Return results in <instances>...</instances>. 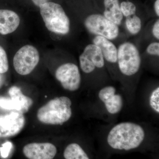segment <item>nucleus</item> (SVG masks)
<instances>
[{
	"label": "nucleus",
	"instance_id": "nucleus-10",
	"mask_svg": "<svg viewBox=\"0 0 159 159\" xmlns=\"http://www.w3.org/2000/svg\"><path fill=\"white\" fill-rule=\"evenodd\" d=\"M24 115L12 111L8 114L0 115V138L14 136L19 133L25 125Z\"/></svg>",
	"mask_w": 159,
	"mask_h": 159
},
{
	"label": "nucleus",
	"instance_id": "nucleus-16",
	"mask_svg": "<svg viewBox=\"0 0 159 159\" xmlns=\"http://www.w3.org/2000/svg\"><path fill=\"white\" fill-rule=\"evenodd\" d=\"M63 155L66 159H89L85 151L77 143H71L68 145Z\"/></svg>",
	"mask_w": 159,
	"mask_h": 159
},
{
	"label": "nucleus",
	"instance_id": "nucleus-18",
	"mask_svg": "<svg viewBox=\"0 0 159 159\" xmlns=\"http://www.w3.org/2000/svg\"><path fill=\"white\" fill-rule=\"evenodd\" d=\"M120 9L122 15L125 17L135 14L136 6L130 2H123L120 4Z\"/></svg>",
	"mask_w": 159,
	"mask_h": 159
},
{
	"label": "nucleus",
	"instance_id": "nucleus-12",
	"mask_svg": "<svg viewBox=\"0 0 159 159\" xmlns=\"http://www.w3.org/2000/svg\"><path fill=\"white\" fill-rule=\"evenodd\" d=\"M98 97L110 114L115 115L122 110L123 99L121 95L116 93V89L112 86H107L101 89Z\"/></svg>",
	"mask_w": 159,
	"mask_h": 159
},
{
	"label": "nucleus",
	"instance_id": "nucleus-11",
	"mask_svg": "<svg viewBox=\"0 0 159 159\" xmlns=\"http://www.w3.org/2000/svg\"><path fill=\"white\" fill-rule=\"evenodd\" d=\"M23 153L29 159H53L57 148L50 143H32L25 145Z\"/></svg>",
	"mask_w": 159,
	"mask_h": 159
},
{
	"label": "nucleus",
	"instance_id": "nucleus-17",
	"mask_svg": "<svg viewBox=\"0 0 159 159\" xmlns=\"http://www.w3.org/2000/svg\"><path fill=\"white\" fill-rule=\"evenodd\" d=\"M125 28L128 32L132 35H136L141 31L142 28V20L135 14L126 17Z\"/></svg>",
	"mask_w": 159,
	"mask_h": 159
},
{
	"label": "nucleus",
	"instance_id": "nucleus-1",
	"mask_svg": "<svg viewBox=\"0 0 159 159\" xmlns=\"http://www.w3.org/2000/svg\"><path fill=\"white\" fill-rule=\"evenodd\" d=\"M145 132L142 126L123 122L114 126L108 134L107 142L112 148L128 151L138 148L144 141Z\"/></svg>",
	"mask_w": 159,
	"mask_h": 159
},
{
	"label": "nucleus",
	"instance_id": "nucleus-26",
	"mask_svg": "<svg viewBox=\"0 0 159 159\" xmlns=\"http://www.w3.org/2000/svg\"><path fill=\"white\" fill-rule=\"evenodd\" d=\"M5 81V77L4 74L0 73V89L4 85Z\"/></svg>",
	"mask_w": 159,
	"mask_h": 159
},
{
	"label": "nucleus",
	"instance_id": "nucleus-8",
	"mask_svg": "<svg viewBox=\"0 0 159 159\" xmlns=\"http://www.w3.org/2000/svg\"><path fill=\"white\" fill-rule=\"evenodd\" d=\"M55 77L65 89L71 92L77 90L81 84L79 68L72 63H67L60 66L55 72Z\"/></svg>",
	"mask_w": 159,
	"mask_h": 159
},
{
	"label": "nucleus",
	"instance_id": "nucleus-6",
	"mask_svg": "<svg viewBox=\"0 0 159 159\" xmlns=\"http://www.w3.org/2000/svg\"><path fill=\"white\" fill-rule=\"evenodd\" d=\"M39 55L36 48L27 45L20 49L13 58L16 71L21 75L30 74L39 62Z\"/></svg>",
	"mask_w": 159,
	"mask_h": 159
},
{
	"label": "nucleus",
	"instance_id": "nucleus-4",
	"mask_svg": "<svg viewBox=\"0 0 159 159\" xmlns=\"http://www.w3.org/2000/svg\"><path fill=\"white\" fill-rule=\"evenodd\" d=\"M117 63L123 75L130 77L136 74L141 66V57L139 49L133 43H122L118 48Z\"/></svg>",
	"mask_w": 159,
	"mask_h": 159
},
{
	"label": "nucleus",
	"instance_id": "nucleus-14",
	"mask_svg": "<svg viewBox=\"0 0 159 159\" xmlns=\"http://www.w3.org/2000/svg\"><path fill=\"white\" fill-rule=\"evenodd\" d=\"M93 43L99 47L105 60L111 63H117L118 48L111 40L97 35L93 39Z\"/></svg>",
	"mask_w": 159,
	"mask_h": 159
},
{
	"label": "nucleus",
	"instance_id": "nucleus-9",
	"mask_svg": "<svg viewBox=\"0 0 159 159\" xmlns=\"http://www.w3.org/2000/svg\"><path fill=\"white\" fill-rule=\"evenodd\" d=\"M80 69L85 74H91L96 69L105 65V59L99 47L93 43L86 46L79 57Z\"/></svg>",
	"mask_w": 159,
	"mask_h": 159
},
{
	"label": "nucleus",
	"instance_id": "nucleus-15",
	"mask_svg": "<svg viewBox=\"0 0 159 159\" xmlns=\"http://www.w3.org/2000/svg\"><path fill=\"white\" fill-rule=\"evenodd\" d=\"M120 5L119 0H104L103 16L118 26L122 24L123 18Z\"/></svg>",
	"mask_w": 159,
	"mask_h": 159
},
{
	"label": "nucleus",
	"instance_id": "nucleus-13",
	"mask_svg": "<svg viewBox=\"0 0 159 159\" xmlns=\"http://www.w3.org/2000/svg\"><path fill=\"white\" fill-rule=\"evenodd\" d=\"M20 19L17 13L8 9H0V34L14 32L19 26Z\"/></svg>",
	"mask_w": 159,
	"mask_h": 159
},
{
	"label": "nucleus",
	"instance_id": "nucleus-19",
	"mask_svg": "<svg viewBox=\"0 0 159 159\" xmlns=\"http://www.w3.org/2000/svg\"><path fill=\"white\" fill-rule=\"evenodd\" d=\"M150 107L157 113H159V87H157L152 92L149 98Z\"/></svg>",
	"mask_w": 159,
	"mask_h": 159
},
{
	"label": "nucleus",
	"instance_id": "nucleus-2",
	"mask_svg": "<svg viewBox=\"0 0 159 159\" xmlns=\"http://www.w3.org/2000/svg\"><path fill=\"white\" fill-rule=\"evenodd\" d=\"M72 102L66 97H56L38 110L37 119L42 123L53 125H61L67 122L72 115Z\"/></svg>",
	"mask_w": 159,
	"mask_h": 159
},
{
	"label": "nucleus",
	"instance_id": "nucleus-25",
	"mask_svg": "<svg viewBox=\"0 0 159 159\" xmlns=\"http://www.w3.org/2000/svg\"><path fill=\"white\" fill-rule=\"evenodd\" d=\"M155 11L156 13L158 16H159V0H156V2H155L154 5Z\"/></svg>",
	"mask_w": 159,
	"mask_h": 159
},
{
	"label": "nucleus",
	"instance_id": "nucleus-5",
	"mask_svg": "<svg viewBox=\"0 0 159 159\" xmlns=\"http://www.w3.org/2000/svg\"><path fill=\"white\" fill-rule=\"evenodd\" d=\"M84 26L91 34L105 37L110 40L119 36V26L107 19L103 15L93 14L89 16L84 22Z\"/></svg>",
	"mask_w": 159,
	"mask_h": 159
},
{
	"label": "nucleus",
	"instance_id": "nucleus-23",
	"mask_svg": "<svg viewBox=\"0 0 159 159\" xmlns=\"http://www.w3.org/2000/svg\"><path fill=\"white\" fill-rule=\"evenodd\" d=\"M152 35L157 40L159 39V20L158 19L154 24L152 29Z\"/></svg>",
	"mask_w": 159,
	"mask_h": 159
},
{
	"label": "nucleus",
	"instance_id": "nucleus-24",
	"mask_svg": "<svg viewBox=\"0 0 159 159\" xmlns=\"http://www.w3.org/2000/svg\"><path fill=\"white\" fill-rule=\"evenodd\" d=\"M35 6L39 7L41 5L49 2V0H31Z\"/></svg>",
	"mask_w": 159,
	"mask_h": 159
},
{
	"label": "nucleus",
	"instance_id": "nucleus-21",
	"mask_svg": "<svg viewBox=\"0 0 159 159\" xmlns=\"http://www.w3.org/2000/svg\"><path fill=\"white\" fill-rule=\"evenodd\" d=\"M147 54L152 56H159V43L154 42L151 43L146 48Z\"/></svg>",
	"mask_w": 159,
	"mask_h": 159
},
{
	"label": "nucleus",
	"instance_id": "nucleus-3",
	"mask_svg": "<svg viewBox=\"0 0 159 159\" xmlns=\"http://www.w3.org/2000/svg\"><path fill=\"white\" fill-rule=\"evenodd\" d=\"M41 15L47 29L53 33L66 34L70 30V20L62 7L49 2L39 6Z\"/></svg>",
	"mask_w": 159,
	"mask_h": 159
},
{
	"label": "nucleus",
	"instance_id": "nucleus-22",
	"mask_svg": "<svg viewBox=\"0 0 159 159\" xmlns=\"http://www.w3.org/2000/svg\"><path fill=\"white\" fill-rule=\"evenodd\" d=\"M12 146L11 142H6L2 145V147L0 148V152L3 158H6L9 156Z\"/></svg>",
	"mask_w": 159,
	"mask_h": 159
},
{
	"label": "nucleus",
	"instance_id": "nucleus-20",
	"mask_svg": "<svg viewBox=\"0 0 159 159\" xmlns=\"http://www.w3.org/2000/svg\"><path fill=\"white\" fill-rule=\"evenodd\" d=\"M9 61L6 51L0 46V73L5 74L9 70Z\"/></svg>",
	"mask_w": 159,
	"mask_h": 159
},
{
	"label": "nucleus",
	"instance_id": "nucleus-7",
	"mask_svg": "<svg viewBox=\"0 0 159 159\" xmlns=\"http://www.w3.org/2000/svg\"><path fill=\"white\" fill-rule=\"evenodd\" d=\"M9 97H0V107L7 110L27 112L33 104V100L22 93L17 86L11 87L8 92Z\"/></svg>",
	"mask_w": 159,
	"mask_h": 159
}]
</instances>
